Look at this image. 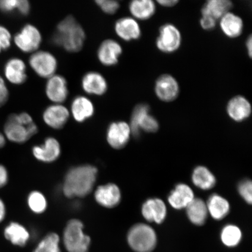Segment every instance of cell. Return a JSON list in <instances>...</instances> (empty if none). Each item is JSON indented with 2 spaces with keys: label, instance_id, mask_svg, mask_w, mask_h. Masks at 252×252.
<instances>
[{
  "label": "cell",
  "instance_id": "obj_1",
  "mask_svg": "<svg viewBox=\"0 0 252 252\" xmlns=\"http://www.w3.org/2000/svg\"><path fill=\"white\" fill-rule=\"evenodd\" d=\"M97 174V170L93 165H81L70 169L65 175L63 193L68 198L87 196L95 184Z\"/></svg>",
  "mask_w": 252,
  "mask_h": 252
},
{
  "label": "cell",
  "instance_id": "obj_2",
  "mask_svg": "<svg viewBox=\"0 0 252 252\" xmlns=\"http://www.w3.org/2000/svg\"><path fill=\"white\" fill-rule=\"evenodd\" d=\"M86 37L83 27L70 15L58 25L52 42L68 52L76 53L83 48Z\"/></svg>",
  "mask_w": 252,
  "mask_h": 252
},
{
  "label": "cell",
  "instance_id": "obj_3",
  "mask_svg": "<svg viewBox=\"0 0 252 252\" xmlns=\"http://www.w3.org/2000/svg\"><path fill=\"white\" fill-rule=\"evenodd\" d=\"M38 128L28 113L9 115L5 123L4 133L6 139L17 144H23L35 135Z\"/></svg>",
  "mask_w": 252,
  "mask_h": 252
},
{
  "label": "cell",
  "instance_id": "obj_4",
  "mask_svg": "<svg viewBox=\"0 0 252 252\" xmlns=\"http://www.w3.org/2000/svg\"><path fill=\"white\" fill-rule=\"evenodd\" d=\"M129 246L136 252H151L155 249L157 238L156 232L149 225L138 223L128 232Z\"/></svg>",
  "mask_w": 252,
  "mask_h": 252
},
{
  "label": "cell",
  "instance_id": "obj_5",
  "mask_svg": "<svg viewBox=\"0 0 252 252\" xmlns=\"http://www.w3.org/2000/svg\"><path fill=\"white\" fill-rule=\"evenodd\" d=\"M83 228V223L80 220H71L67 223L63 242L68 252H88L89 250L91 239L85 234Z\"/></svg>",
  "mask_w": 252,
  "mask_h": 252
},
{
  "label": "cell",
  "instance_id": "obj_6",
  "mask_svg": "<svg viewBox=\"0 0 252 252\" xmlns=\"http://www.w3.org/2000/svg\"><path fill=\"white\" fill-rule=\"evenodd\" d=\"M150 107L145 104H140L134 108L131 115L130 122L131 133L137 137L140 130L147 132H156L159 128L157 120L149 114Z\"/></svg>",
  "mask_w": 252,
  "mask_h": 252
},
{
  "label": "cell",
  "instance_id": "obj_7",
  "mask_svg": "<svg viewBox=\"0 0 252 252\" xmlns=\"http://www.w3.org/2000/svg\"><path fill=\"white\" fill-rule=\"evenodd\" d=\"M42 36L36 27L31 24L25 25L19 32L15 34L14 42L21 51L34 53L42 43Z\"/></svg>",
  "mask_w": 252,
  "mask_h": 252
},
{
  "label": "cell",
  "instance_id": "obj_8",
  "mask_svg": "<svg viewBox=\"0 0 252 252\" xmlns=\"http://www.w3.org/2000/svg\"><path fill=\"white\" fill-rule=\"evenodd\" d=\"M30 65L35 73L42 78H49L55 74L58 61L54 55L47 51L33 53L29 60Z\"/></svg>",
  "mask_w": 252,
  "mask_h": 252
},
{
  "label": "cell",
  "instance_id": "obj_9",
  "mask_svg": "<svg viewBox=\"0 0 252 252\" xmlns=\"http://www.w3.org/2000/svg\"><path fill=\"white\" fill-rule=\"evenodd\" d=\"M157 46L160 51L172 53L177 50L181 43L180 32L174 25L166 24L160 28Z\"/></svg>",
  "mask_w": 252,
  "mask_h": 252
},
{
  "label": "cell",
  "instance_id": "obj_10",
  "mask_svg": "<svg viewBox=\"0 0 252 252\" xmlns=\"http://www.w3.org/2000/svg\"><path fill=\"white\" fill-rule=\"evenodd\" d=\"M130 126L125 122H113L107 131V141L113 149H121L130 139Z\"/></svg>",
  "mask_w": 252,
  "mask_h": 252
},
{
  "label": "cell",
  "instance_id": "obj_11",
  "mask_svg": "<svg viewBox=\"0 0 252 252\" xmlns=\"http://www.w3.org/2000/svg\"><path fill=\"white\" fill-rule=\"evenodd\" d=\"M45 91L46 96L50 101L56 104L64 102L68 95L67 80L62 75L55 74L48 78Z\"/></svg>",
  "mask_w": 252,
  "mask_h": 252
},
{
  "label": "cell",
  "instance_id": "obj_12",
  "mask_svg": "<svg viewBox=\"0 0 252 252\" xmlns=\"http://www.w3.org/2000/svg\"><path fill=\"white\" fill-rule=\"evenodd\" d=\"M70 117V112L61 104H54L47 107L43 113V119L49 127L61 129L67 124Z\"/></svg>",
  "mask_w": 252,
  "mask_h": 252
},
{
  "label": "cell",
  "instance_id": "obj_13",
  "mask_svg": "<svg viewBox=\"0 0 252 252\" xmlns=\"http://www.w3.org/2000/svg\"><path fill=\"white\" fill-rule=\"evenodd\" d=\"M122 52V46L116 41L106 39L100 44L97 50V59L104 65H115L117 64Z\"/></svg>",
  "mask_w": 252,
  "mask_h": 252
},
{
  "label": "cell",
  "instance_id": "obj_14",
  "mask_svg": "<svg viewBox=\"0 0 252 252\" xmlns=\"http://www.w3.org/2000/svg\"><path fill=\"white\" fill-rule=\"evenodd\" d=\"M157 96L162 101L171 102L178 97V82L170 75H163L158 79L155 87Z\"/></svg>",
  "mask_w": 252,
  "mask_h": 252
},
{
  "label": "cell",
  "instance_id": "obj_15",
  "mask_svg": "<svg viewBox=\"0 0 252 252\" xmlns=\"http://www.w3.org/2000/svg\"><path fill=\"white\" fill-rule=\"evenodd\" d=\"M81 86L84 92L96 96L103 95L108 88L105 77L96 71H90L85 74L82 78Z\"/></svg>",
  "mask_w": 252,
  "mask_h": 252
},
{
  "label": "cell",
  "instance_id": "obj_16",
  "mask_svg": "<svg viewBox=\"0 0 252 252\" xmlns=\"http://www.w3.org/2000/svg\"><path fill=\"white\" fill-rule=\"evenodd\" d=\"M94 198L100 206L115 207L121 202V190L117 185L113 184L100 186L94 192Z\"/></svg>",
  "mask_w": 252,
  "mask_h": 252
},
{
  "label": "cell",
  "instance_id": "obj_17",
  "mask_svg": "<svg viewBox=\"0 0 252 252\" xmlns=\"http://www.w3.org/2000/svg\"><path fill=\"white\" fill-rule=\"evenodd\" d=\"M27 67L25 62L19 58L9 59L4 68L5 77L14 85L23 84L27 80Z\"/></svg>",
  "mask_w": 252,
  "mask_h": 252
},
{
  "label": "cell",
  "instance_id": "obj_18",
  "mask_svg": "<svg viewBox=\"0 0 252 252\" xmlns=\"http://www.w3.org/2000/svg\"><path fill=\"white\" fill-rule=\"evenodd\" d=\"M32 152L34 157L40 161L52 162L61 156V146L55 138L49 137L42 146H34Z\"/></svg>",
  "mask_w": 252,
  "mask_h": 252
},
{
  "label": "cell",
  "instance_id": "obj_19",
  "mask_svg": "<svg viewBox=\"0 0 252 252\" xmlns=\"http://www.w3.org/2000/svg\"><path fill=\"white\" fill-rule=\"evenodd\" d=\"M142 214L148 221L161 223L166 216L165 204L159 198H151L143 205Z\"/></svg>",
  "mask_w": 252,
  "mask_h": 252
},
{
  "label": "cell",
  "instance_id": "obj_20",
  "mask_svg": "<svg viewBox=\"0 0 252 252\" xmlns=\"http://www.w3.org/2000/svg\"><path fill=\"white\" fill-rule=\"evenodd\" d=\"M71 111L75 121L82 123L92 117L94 108L93 103L88 97L78 96L72 100Z\"/></svg>",
  "mask_w": 252,
  "mask_h": 252
},
{
  "label": "cell",
  "instance_id": "obj_21",
  "mask_svg": "<svg viewBox=\"0 0 252 252\" xmlns=\"http://www.w3.org/2000/svg\"><path fill=\"white\" fill-rule=\"evenodd\" d=\"M115 30L116 34L126 41L136 40L141 36L139 25L130 17L119 19L115 24Z\"/></svg>",
  "mask_w": 252,
  "mask_h": 252
},
{
  "label": "cell",
  "instance_id": "obj_22",
  "mask_svg": "<svg viewBox=\"0 0 252 252\" xmlns=\"http://www.w3.org/2000/svg\"><path fill=\"white\" fill-rule=\"evenodd\" d=\"M251 105L248 100L242 96L234 97L228 102L227 112L230 118L236 122H242L250 117Z\"/></svg>",
  "mask_w": 252,
  "mask_h": 252
},
{
  "label": "cell",
  "instance_id": "obj_23",
  "mask_svg": "<svg viewBox=\"0 0 252 252\" xmlns=\"http://www.w3.org/2000/svg\"><path fill=\"white\" fill-rule=\"evenodd\" d=\"M194 193L191 189L185 184H179L175 187L168 197L171 206L175 209L181 210L187 208L194 199Z\"/></svg>",
  "mask_w": 252,
  "mask_h": 252
},
{
  "label": "cell",
  "instance_id": "obj_24",
  "mask_svg": "<svg viewBox=\"0 0 252 252\" xmlns=\"http://www.w3.org/2000/svg\"><path fill=\"white\" fill-rule=\"evenodd\" d=\"M4 235L12 244L21 247L28 243L30 238L28 230L23 225L16 222H11L5 226Z\"/></svg>",
  "mask_w": 252,
  "mask_h": 252
},
{
  "label": "cell",
  "instance_id": "obj_25",
  "mask_svg": "<svg viewBox=\"0 0 252 252\" xmlns=\"http://www.w3.org/2000/svg\"><path fill=\"white\" fill-rule=\"evenodd\" d=\"M188 218L194 225H202L206 222L208 210L207 204L200 198H194L187 207Z\"/></svg>",
  "mask_w": 252,
  "mask_h": 252
},
{
  "label": "cell",
  "instance_id": "obj_26",
  "mask_svg": "<svg viewBox=\"0 0 252 252\" xmlns=\"http://www.w3.org/2000/svg\"><path fill=\"white\" fill-rule=\"evenodd\" d=\"M220 25L225 35L232 38L240 35L243 30V22L242 19L229 12L223 16Z\"/></svg>",
  "mask_w": 252,
  "mask_h": 252
},
{
  "label": "cell",
  "instance_id": "obj_27",
  "mask_svg": "<svg viewBox=\"0 0 252 252\" xmlns=\"http://www.w3.org/2000/svg\"><path fill=\"white\" fill-rule=\"evenodd\" d=\"M232 6V2L228 0H210L204 5L201 13L203 16L212 17L217 20L228 13Z\"/></svg>",
  "mask_w": 252,
  "mask_h": 252
},
{
  "label": "cell",
  "instance_id": "obj_28",
  "mask_svg": "<svg viewBox=\"0 0 252 252\" xmlns=\"http://www.w3.org/2000/svg\"><path fill=\"white\" fill-rule=\"evenodd\" d=\"M207 207L211 216L217 220L223 219L228 215L229 212L228 201L217 194H213L210 197Z\"/></svg>",
  "mask_w": 252,
  "mask_h": 252
},
{
  "label": "cell",
  "instance_id": "obj_29",
  "mask_svg": "<svg viewBox=\"0 0 252 252\" xmlns=\"http://www.w3.org/2000/svg\"><path fill=\"white\" fill-rule=\"evenodd\" d=\"M129 9L135 18L145 20L155 13L156 5L151 0H134L130 3Z\"/></svg>",
  "mask_w": 252,
  "mask_h": 252
},
{
  "label": "cell",
  "instance_id": "obj_30",
  "mask_svg": "<svg viewBox=\"0 0 252 252\" xmlns=\"http://www.w3.org/2000/svg\"><path fill=\"white\" fill-rule=\"evenodd\" d=\"M192 181L197 187L203 190H209L216 185L215 176L206 167L198 166L194 170Z\"/></svg>",
  "mask_w": 252,
  "mask_h": 252
},
{
  "label": "cell",
  "instance_id": "obj_31",
  "mask_svg": "<svg viewBox=\"0 0 252 252\" xmlns=\"http://www.w3.org/2000/svg\"><path fill=\"white\" fill-rule=\"evenodd\" d=\"M222 243L228 247L237 246L242 239V232L238 226L228 225L223 228L220 234Z\"/></svg>",
  "mask_w": 252,
  "mask_h": 252
},
{
  "label": "cell",
  "instance_id": "obj_32",
  "mask_svg": "<svg viewBox=\"0 0 252 252\" xmlns=\"http://www.w3.org/2000/svg\"><path fill=\"white\" fill-rule=\"evenodd\" d=\"M60 238L56 233H50L39 242L33 252H61Z\"/></svg>",
  "mask_w": 252,
  "mask_h": 252
},
{
  "label": "cell",
  "instance_id": "obj_33",
  "mask_svg": "<svg viewBox=\"0 0 252 252\" xmlns=\"http://www.w3.org/2000/svg\"><path fill=\"white\" fill-rule=\"evenodd\" d=\"M28 204L30 209L36 214L42 213L46 210V198L39 191L31 192L28 197Z\"/></svg>",
  "mask_w": 252,
  "mask_h": 252
},
{
  "label": "cell",
  "instance_id": "obj_34",
  "mask_svg": "<svg viewBox=\"0 0 252 252\" xmlns=\"http://www.w3.org/2000/svg\"><path fill=\"white\" fill-rule=\"evenodd\" d=\"M12 35L7 28L0 25V53L7 50L11 46Z\"/></svg>",
  "mask_w": 252,
  "mask_h": 252
},
{
  "label": "cell",
  "instance_id": "obj_35",
  "mask_svg": "<svg viewBox=\"0 0 252 252\" xmlns=\"http://www.w3.org/2000/svg\"><path fill=\"white\" fill-rule=\"evenodd\" d=\"M96 4L107 14L113 15L118 10L120 4L118 1L111 0H96Z\"/></svg>",
  "mask_w": 252,
  "mask_h": 252
},
{
  "label": "cell",
  "instance_id": "obj_36",
  "mask_svg": "<svg viewBox=\"0 0 252 252\" xmlns=\"http://www.w3.org/2000/svg\"><path fill=\"white\" fill-rule=\"evenodd\" d=\"M238 190L241 196L249 204L252 203V182L245 180L239 185Z\"/></svg>",
  "mask_w": 252,
  "mask_h": 252
},
{
  "label": "cell",
  "instance_id": "obj_37",
  "mask_svg": "<svg viewBox=\"0 0 252 252\" xmlns=\"http://www.w3.org/2000/svg\"><path fill=\"white\" fill-rule=\"evenodd\" d=\"M19 0H0V11L4 13L18 11Z\"/></svg>",
  "mask_w": 252,
  "mask_h": 252
},
{
  "label": "cell",
  "instance_id": "obj_38",
  "mask_svg": "<svg viewBox=\"0 0 252 252\" xmlns=\"http://www.w3.org/2000/svg\"><path fill=\"white\" fill-rule=\"evenodd\" d=\"M9 94V91L4 79L0 75V108L7 102Z\"/></svg>",
  "mask_w": 252,
  "mask_h": 252
},
{
  "label": "cell",
  "instance_id": "obj_39",
  "mask_svg": "<svg viewBox=\"0 0 252 252\" xmlns=\"http://www.w3.org/2000/svg\"><path fill=\"white\" fill-rule=\"evenodd\" d=\"M201 27L206 30H211L215 27L216 25V20L212 17L203 16L200 20Z\"/></svg>",
  "mask_w": 252,
  "mask_h": 252
},
{
  "label": "cell",
  "instance_id": "obj_40",
  "mask_svg": "<svg viewBox=\"0 0 252 252\" xmlns=\"http://www.w3.org/2000/svg\"><path fill=\"white\" fill-rule=\"evenodd\" d=\"M31 4L28 0H19L18 11L20 14L27 16L30 14Z\"/></svg>",
  "mask_w": 252,
  "mask_h": 252
},
{
  "label": "cell",
  "instance_id": "obj_41",
  "mask_svg": "<svg viewBox=\"0 0 252 252\" xmlns=\"http://www.w3.org/2000/svg\"><path fill=\"white\" fill-rule=\"evenodd\" d=\"M8 172L7 168L0 163V189L4 187L8 182Z\"/></svg>",
  "mask_w": 252,
  "mask_h": 252
},
{
  "label": "cell",
  "instance_id": "obj_42",
  "mask_svg": "<svg viewBox=\"0 0 252 252\" xmlns=\"http://www.w3.org/2000/svg\"><path fill=\"white\" fill-rule=\"evenodd\" d=\"M6 212H7V210H6L5 204L1 198H0V223L2 222L5 219Z\"/></svg>",
  "mask_w": 252,
  "mask_h": 252
},
{
  "label": "cell",
  "instance_id": "obj_43",
  "mask_svg": "<svg viewBox=\"0 0 252 252\" xmlns=\"http://www.w3.org/2000/svg\"><path fill=\"white\" fill-rule=\"evenodd\" d=\"M158 2L159 3V4L160 5L164 6V7H172V6L176 5V4H177L178 2V1H175V0H173V1H171V0H169V1H158Z\"/></svg>",
  "mask_w": 252,
  "mask_h": 252
},
{
  "label": "cell",
  "instance_id": "obj_44",
  "mask_svg": "<svg viewBox=\"0 0 252 252\" xmlns=\"http://www.w3.org/2000/svg\"><path fill=\"white\" fill-rule=\"evenodd\" d=\"M252 36H250L249 37V38L247 40V47L249 53V56H250V58L252 57Z\"/></svg>",
  "mask_w": 252,
  "mask_h": 252
},
{
  "label": "cell",
  "instance_id": "obj_45",
  "mask_svg": "<svg viewBox=\"0 0 252 252\" xmlns=\"http://www.w3.org/2000/svg\"><path fill=\"white\" fill-rule=\"evenodd\" d=\"M6 143V138L5 135L0 133V149L5 146Z\"/></svg>",
  "mask_w": 252,
  "mask_h": 252
}]
</instances>
